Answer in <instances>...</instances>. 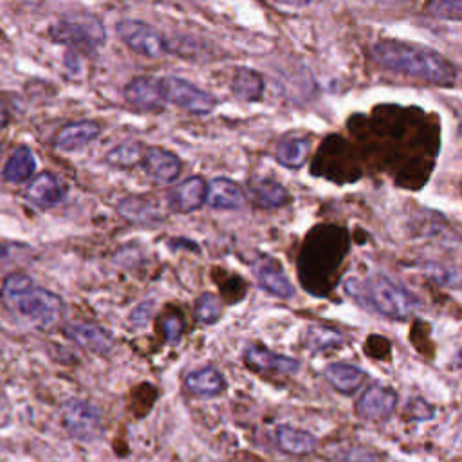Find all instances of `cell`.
<instances>
[{
    "instance_id": "obj_1",
    "label": "cell",
    "mask_w": 462,
    "mask_h": 462,
    "mask_svg": "<svg viewBox=\"0 0 462 462\" xmlns=\"http://www.w3.org/2000/svg\"><path fill=\"white\" fill-rule=\"evenodd\" d=\"M370 54L383 69L411 76L415 79L449 87L457 79V70L437 51L401 40H379L370 47Z\"/></svg>"
},
{
    "instance_id": "obj_2",
    "label": "cell",
    "mask_w": 462,
    "mask_h": 462,
    "mask_svg": "<svg viewBox=\"0 0 462 462\" xmlns=\"http://www.w3.org/2000/svg\"><path fill=\"white\" fill-rule=\"evenodd\" d=\"M348 251V235L337 226L314 227L301 247L298 271L303 287L312 294H325Z\"/></svg>"
},
{
    "instance_id": "obj_3",
    "label": "cell",
    "mask_w": 462,
    "mask_h": 462,
    "mask_svg": "<svg viewBox=\"0 0 462 462\" xmlns=\"http://www.w3.org/2000/svg\"><path fill=\"white\" fill-rule=\"evenodd\" d=\"M343 289L346 296L352 298L359 307L388 319L404 321L417 314L422 307L415 294L384 274L350 276L345 280Z\"/></svg>"
},
{
    "instance_id": "obj_4",
    "label": "cell",
    "mask_w": 462,
    "mask_h": 462,
    "mask_svg": "<svg viewBox=\"0 0 462 462\" xmlns=\"http://www.w3.org/2000/svg\"><path fill=\"white\" fill-rule=\"evenodd\" d=\"M0 300L4 307L40 328L58 323L63 314V301L52 291L36 285L23 273H11L0 285Z\"/></svg>"
},
{
    "instance_id": "obj_5",
    "label": "cell",
    "mask_w": 462,
    "mask_h": 462,
    "mask_svg": "<svg viewBox=\"0 0 462 462\" xmlns=\"http://www.w3.org/2000/svg\"><path fill=\"white\" fill-rule=\"evenodd\" d=\"M49 38L76 51H92L103 45L106 32L94 14H67L49 27Z\"/></svg>"
},
{
    "instance_id": "obj_6",
    "label": "cell",
    "mask_w": 462,
    "mask_h": 462,
    "mask_svg": "<svg viewBox=\"0 0 462 462\" xmlns=\"http://www.w3.org/2000/svg\"><path fill=\"white\" fill-rule=\"evenodd\" d=\"M161 87L164 92V99L177 105L179 108L195 114V116H206L215 110L218 105L217 97L202 90L200 87L193 85L191 81L179 78V76H164L161 78Z\"/></svg>"
},
{
    "instance_id": "obj_7",
    "label": "cell",
    "mask_w": 462,
    "mask_h": 462,
    "mask_svg": "<svg viewBox=\"0 0 462 462\" xmlns=\"http://www.w3.org/2000/svg\"><path fill=\"white\" fill-rule=\"evenodd\" d=\"M116 31L123 43L135 54L146 58H161L170 51L166 38L143 20L123 18L116 23Z\"/></svg>"
},
{
    "instance_id": "obj_8",
    "label": "cell",
    "mask_w": 462,
    "mask_h": 462,
    "mask_svg": "<svg viewBox=\"0 0 462 462\" xmlns=\"http://www.w3.org/2000/svg\"><path fill=\"white\" fill-rule=\"evenodd\" d=\"M61 424L70 437L81 442H92L103 433L101 411L83 399H69L61 406Z\"/></svg>"
},
{
    "instance_id": "obj_9",
    "label": "cell",
    "mask_w": 462,
    "mask_h": 462,
    "mask_svg": "<svg viewBox=\"0 0 462 462\" xmlns=\"http://www.w3.org/2000/svg\"><path fill=\"white\" fill-rule=\"evenodd\" d=\"M125 99L139 112L157 114L164 110L166 99L161 79L153 76H135L125 87Z\"/></svg>"
},
{
    "instance_id": "obj_10",
    "label": "cell",
    "mask_w": 462,
    "mask_h": 462,
    "mask_svg": "<svg viewBox=\"0 0 462 462\" xmlns=\"http://www.w3.org/2000/svg\"><path fill=\"white\" fill-rule=\"evenodd\" d=\"M397 406V393L383 384L368 386L356 402L357 417L365 420H384L388 419Z\"/></svg>"
},
{
    "instance_id": "obj_11",
    "label": "cell",
    "mask_w": 462,
    "mask_h": 462,
    "mask_svg": "<svg viewBox=\"0 0 462 462\" xmlns=\"http://www.w3.org/2000/svg\"><path fill=\"white\" fill-rule=\"evenodd\" d=\"M141 166L153 182L162 186L175 182L182 171L180 159L173 152L161 146H146Z\"/></svg>"
},
{
    "instance_id": "obj_12",
    "label": "cell",
    "mask_w": 462,
    "mask_h": 462,
    "mask_svg": "<svg viewBox=\"0 0 462 462\" xmlns=\"http://www.w3.org/2000/svg\"><path fill=\"white\" fill-rule=\"evenodd\" d=\"M208 182L200 175H193L179 182L168 191L166 204L173 213H191L206 204Z\"/></svg>"
},
{
    "instance_id": "obj_13",
    "label": "cell",
    "mask_w": 462,
    "mask_h": 462,
    "mask_svg": "<svg viewBox=\"0 0 462 462\" xmlns=\"http://www.w3.org/2000/svg\"><path fill=\"white\" fill-rule=\"evenodd\" d=\"M244 361L249 368L258 372H271V374H283L291 375L296 374L300 368V361L283 354H276L269 348L260 345H249L244 352Z\"/></svg>"
},
{
    "instance_id": "obj_14",
    "label": "cell",
    "mask_w": 462,
    "mask_h": 462,
    "mask_svg": "<svg viewBox=\"0 0 462 462\" xmlns=\"http://www.w3.org/2000/svg\"><path fill=\"white\" fill-rule=\"evenodd\" d=\"M254 276H256L258 285L267 294H271L274 298H280V300H289V298L294 296L292 283L289 282L282 265L274 258L263 256V258L256 260Z\"/></svg>"
},
{
    "instance_id": "obj_15",
    "label": "cell",
    "mask_w": 462,
    "mask_h": 462,
    "mask_svg": "<svg viewBox=\"0 0 462 462\" xmlns=\"http://www.w3.org/2000/svg\"><path fill=\"white\" fill-rule=\"evenodd\" d=\"M101 134V126L94 119H81L72 121L61 126L54 137V146L63 152L81 150L90 144Z\"/></svg>"
},
{
    "instance_id": "obj_16",
    "label": "cell",
    "mask_w": 462,
    "mask_h": 462,
    "mask_svg": "<svg viewBox=\"0 0 462 462\" xmlns=\"http://www.w3.org/2000/svg\"><path fill=\"white\" fill-rule=\"evenodd\" d=\"M25 197L31 204L42 209L58 206L65 197V186L49 171L38 173L27 186Z\"/></svg>"
},
{
    "instance_id": "obj_17",
    "label": "cell",
    "mask_w": 462,
    "mask_h": 462,
    "mask_svg": "<svg viewBox=\"0 0 462 462\" xmlns=\"http://www.w3.org/2000/svg\"><path fill=\"white\" fill-rule=\"evenodd\" d=\"M206 204L213 209H238L245 204V193L231 179L215 177L208 182Z\"/></svg>"
},
{
    "instance_id": "obj_18",
    "label": "cell",
    "mask_w": 462,
    "mask_h": 462,
    "mask_svg": "<svg viewBox=\"0 0 462 462\" xmlns=\"http://www.w3.org/2000/svg\"><path fill=\"white\" fill-rule=\"evenodd\" d=\"M323 377L336 392L350 395L359 390V386L366 379V374L365 370L350 363H330L325 366Z\"/></svg>"
},
{
    "instance_id": "obj_19",
    "label": "cell",
    "mask_w": 462,
    "mask_h": 462,
    "mask_svg": "<svg viewBox=\"0 0 462 462\" xmlns=\"http://www.w3.org/2000/svg\"><path fill=\"white\" fill-rule=\"evenodd\" d=\"M67 334L83 348L94 354H108L114 346L110 334L94 323H72L67 327Z\"/></svg>"
},
{
    "instance_id": "obj_20",
    "label": "cell",
    "mask_w": 462,
    "mask_h": 462,
    "mask_svg": "<svg viewBox=\"0 0 462 462\" xmlns=\"http://www.w3.org/2000/svg\"><path fill=\"white\" fill-rule=\"evenodd\" d=\"M276 442L283 453L298 457L310 455L318 448V439L312 433L289 424H280L276 428Z\"/></svg>"
},
{
    "instance_id": "obj_21",
    "label": "cell",
    "mask_w": 462,
    "mask_h": 462,
    "mask_svg": "<svg viewBox=\"0 0 462 462\" xmlns=\"http://www.w3.org/2000/svg\"><path fill=\"white\" fill-rule=\"evenodd\" d=\"M184 384L189 393L199 397H215L226 390V379L215 366H202L189 372Z\"/></svg>"
},
{
    "instance_id": "obj_22",
    "label": "cell",
    "mask_w": 462,
    "mask_h": 462,
    "mask_svg": "<svg viewBox=\"0 0 462 462\" xmlns=\"http://www.w3.org/2000/svg\"><path fill=\"white\" fill-rule=\"evenodd\" d=\"M117 213L135 224H153L162 220V211L161 208L155 204V200L146 199V197H137V195H130L125 197L119 204H117Z\"/></svg>"
},
{
    "instance_id": "obj_23",
    "label": "cell",
    "mask_w": 462,
    "mask_h": 462,
    "mask_svg": "<svg viewBox=\"0 0 462 462\" xmlns=\"http://www.w3.org/2000/svg\"><path fill=\"white\" fill-rule=\"evenodd\" d=\"M263 78L258 70L240 67L231 79V92L238 101L256 103L263 97Z\"/></svg>"
},
{
    "instance_id": "obj_24",
    "label": "cell",
    "mask_w": 462,
    "mask_h": 462,
    "mask_svg": "<svg viewBox=\"0 0 462 462\" xmlns=\"http://www.w3.org/2000/svg\"><path fill=\"white\" fill-rule=\"evenodd\" d=\"M34 170H36L34 153H32V150L29 146L22 144L5 161L4 170H2V177L7 182L22 184V182L29 180L34 175Z\"/></svg>"
},
{
    "instance_id": "obj_25",
    "label": "cell",
    "mask_w": 462,
    "mask_h": 462,
    "mask_svg": "<svg viewBox=\"0 0 462 462\" xmlns=\"http://www.w3.org/2000/svg\"><path fill=\"white\" fill-rule=\"evenodd\" d=\"M310 153V139L309 137H289L283 139L276 150H274V159L278 164L289 170H300Z\"/></svg>"
},
{
    "instance_id": "obj_26",
    "label": "cell",
    "mask_w": 462,
    "mask_h": 462,
    "mask_svg": "<svg viewBox=\"0 0 462 462\" xmlns=\"http://www.w3.org/2000/svg\"><path fill=\"white\" fill-rule=\"evenodd\" d=\"M251 193L254 202L260 208H282L291 200V195L285 186H282L276 180L271 179H262L251 184Z\"/></svg>"
},
{
    "instance_id": "obj_27",
    "label": "cell",
    "mask_w": 462,
    "mask_h": 462,
    "mask_svg": "<svg viewBox=\"0 0 462 462\" xmlns=\"http://www.w3.org/2000/svg\"><path fill=\"white\" fill-rule=\"evenodd\" d=\"M144 150L146 146L137 141L121 143L112 150H108V153L105 155V162L117 170H130V168H135L137 164H143Z\"/></svg>"
},
{
    "instance_id": "obj_28",
    "label": "cell",
    "mask_w": 462,
    "mask_h": 462,
    "mask_svg": "<svg viewBox=\"0 0 462 462\" xmlns=\"http://www.w3.org/2000/svg\"><path fill=\"white\" fill-rule=\"evenodd\" d=\"M222 301L217 294L213 292H202L197 300H195V307H193V312H195V318L197 321L204 323V325H211V323H217L222 316Z\"/></svg>"
},
{
    "instance_id": "obj_29",
    "label": "cell",
    "mask_w": 462,
    "mask_h": 462,
    "mask_svg": "<svg viewBox=\"0 0 462 462\" xmlns=\"http://www.w3.org/2000/svg\"><path fill=\"white\" fill-rule=\"evenodd\" d=\"M343 343L341 332L323 327V325H312L307 330V346L314 352L330 348V346H339Z\"/></svg>"
},
{
    "instance_id": "obj_30",
    "label": "cell",
    "mask_w": 462,
    "mask_h": 462,
    "mask_svg": "<svg viewBox=\"0 0 462 462\" xmlns=\"http://www.w3.org/2000/svg\"><path fill=\"white\" fill-rule=\"evenodd\" d=\"M424 11L440 20H462V0H437L428 4Z\"/></svg>"
},
{
    "instance_id": "obj_31",
    "label": "cell",
    "mask_w": 462,
    "mask_h": 462,
    "mask_svg": "<svg viewBox=\"0 0 462 462\" xmlns=\"http://www.w3.org/2000/svg\"><path fill=\"white\" fill-rule=\"evenodd\" d=\"M161 328H162L164 337L170 343H175V341L180 339V336L184 332V321H182V318L179 314H166L161 319Z\"/></svg>"
},
{
    "instance_id": "obj_32",
    "label": "cell",
    "mask_w": 462,
    "mask_h": 462,
    "mask_svg": "<svg viewBox=\"0 0 462 462\" xmlns=\"http://www.w3.org/2000/svg\"><path fill=\"white\" fill-rule=\"evenodd\" d=\"M408 413H410V417L413 419V420H426V419H431L433 417V406L428 402V401H424V399H420V397H415V399H411L410 402H408Z\"/></svg>"
},
{
    "instance_id": "obj_33",
    "label": "cell",
    "mask_w": 462,
    "mask_h": 462,
    "mask_svg": "<svg viewBox=\"0 0 462 462\" xmlns=\"http://www.w3.org/2000/svg\"><path fill=\"white\" fill-rule=\"evenodd\" d=\"M18 249H23L22 244H0V263L11 262L16 256Z\"/></svg>"
},
{
    "instance_id": "obj_34",
    "label": "cell",
    "mask_w": 462,
    "mask_h": 462,
    "mask_svg": "<svg viewBox=\"0 0 462 462\" xmlns=\"http://www.w3.org/2000/svg\"><path fill=\"white\" fill-rule=\"evenodd\" d=\"M9 119H11V116H9V108H7V105L0 99V128L7 126V125H9Z\"/></svg>"
},
{
    "instance_id": "obj_35",
    "label": "cell",
    "mask_w": 462,
    "mask_h": 462,
    "mask_svg": "<svg viewBox=\"0 0 462 462\" xmlns=\"http://www.w3.org/2000/svg\"><path fill=\"white\" fill-rule=\"evenodd\" d=\"M453 363H455V366H457V368H462V346H460V350L457 352V356H455V361H453Z\"/></svg>"
}]
</instances>
